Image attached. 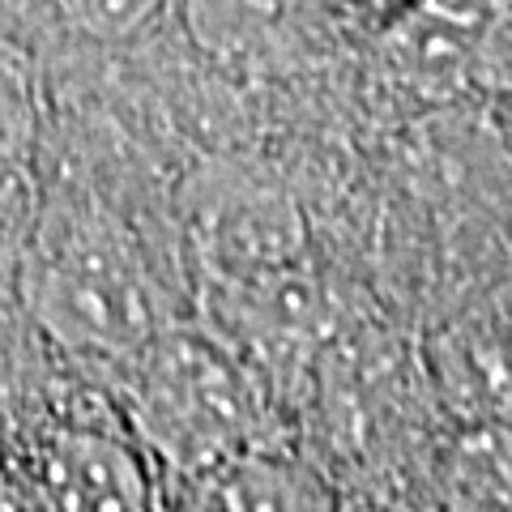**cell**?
Listing matches in <instances>:
<instances>
[{"label": "cell", "mask_w": 512, "mask_h": 512, "mask_svg": "<svg viewBox=\"0 0 512 512\" xmlns=\"http://www.w3.org/2000/svg\"><path fill=\"white\" fill-rule=\"evenodd\" d=\"M192 248L201 282H218L308 256V231L274 184L227 180L192 210Z\"/></svg>", "instance_id": "3957f363"}, {"label": "cell", "mask_w": 512, "mask_h": 512, "mask_svg": "<svg viewBox=\"0 0 512 512\" xmlns=\"http://www.w3.org/2000/svg\"><path fill=\"white\" fill-rule=\"evenodd\" d=\"M35 146H39V103L35 73L22 47L0 39V235L22 218L35 188Z\"/></svg>", "instance_id": "ba28073f"}, {"label": "cell", "mask_w": 512, "mask_h": 512, "mask_svg": "<svg viewBox=\"0 0 512 512\" xmlns=\"http://www.w3.org/2000/svg\"><path fill=\"white\" fill-rule=\"evenodd\" d=\"M350 5H359L367 13H380V18H397V13H406V9L419 5V0H350Z\"/></svg>", "instance_id": "8fae6325"}, {"label": "cell", "mask_w": 512, "mask_h": 512, "mask_svg": "<svg viewBox=\"0 0 512 512\" xmlns=\"http://www.w3.org/2000/svg\"><path fill=\"white\" fill-rule=\"evenodd\" d=\"M478 39V13L453 0H419L414 9L397 13L389 35V60L402 82L419 90H453L470 73Z\"/></svg>", "instance_id": "52a82bcc"}, {"label": "cell", "mask_w": 512, "mask_h": 512, "mask_svg": "<svg viewBox=\"0 0 512 512\" xmlns=\"http://www.w3.org/2000/svg\"><path fill=\"white\" fill-rule=\"evenodd\" d=\"M440 397L474 427H512V299L478 303L436 338Z\"/></svg>", "instance_id": "5b68a950"}, {"label": "cell", "mask_w": 512, "mask_h": 512, "mask_svg": "<svg viewBox=\"0 0 512 512\" xmlns=\"http://www.w3.org/2000/svg\"><path fill=\"white\" fill-rule=\"evenodd\" d=\"M18 295L47 342L124 372L175 308L133 227L90 201H52L30 227Z\"/></svg>", "instance_id": "6da1fadb"}, {"label": "cell", "mask_w": 512, "mask_h": 512, "mask_svg": "<svg viewBox=\"0 0 512 512\" xmlns=\"http://www.w3.org/2000/svg\"><path fill=\"white\" fill-rule=\"evenodd\" d=\"M120 380L128 436L167 483L278 444L274 384L201 320H175Z\"/></svg>", "instance_id": "7a4b0ae2"}, {"label": "cell", "mask_w": 512, "mask_h": 512, "mask_svg": "<svg viewBox=\"0 0 512 512\" xmlns=\"http://www.w3.org/2000/svg\"><path fill=\"white\" fill-rule=\"evenodd\" d=\"M192 35L214 52H252L282 22V0H188Z\"/></svg>", "instance_id": "9c48e42d"}, {"label": "cell", "mask_w": 512, "mask_h": 512, "mask_svg": "<svg viewBox=\"0 0 512 512\" xmlns=\"http://www.w3.org/2000/svg\"><path fill=\"white\" fill-rule=\"evenodd\" d=\"M43 512H154L150 461L133 436L103 427H60L35 457Z\"/></svg>", "instance_id": "277c9868"}, {"label": "cell", "mask_w": 512, "mask_h": 512, "mask_svg": "<svg viewBox=\"0 0 512 512\" xmlns=\"http://www.w3.org/2000/svg\"><path fill=\"white\" fill-rule=\"evenodd\" d=\"M171 512H333L325 483L282 453V444H265L231 461L167 483Z\"/></svg>", "instance_id": "8992f818"}, {"label": "cell", "mask_w": 512, "mask_h": 512, "mask_svg": "<svg viewBox=\"0 0 512 512\" xmlns=\"http://www.w3.org/2000/svg\"><path fill=\"white\" fill-rule=\"evenodd\" d=\"M69 18L94 39H128L137 30H146L158 13L167 9V0H64Z\"/></svg>", "instance_id": "30bf717a"}]
</instances>
